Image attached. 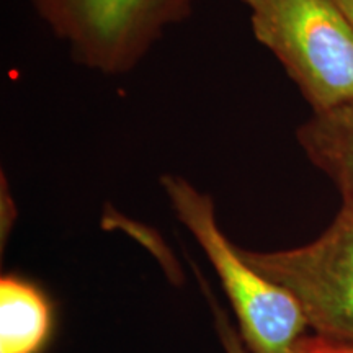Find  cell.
I'll return each instance as SVG.
<instances>
[{
    "label": "cell",
    "mask_w": 353,
    "mask_h": 353,
    "mask_svg": "<svg viewBox=\"0 0 353 353\" xmlns=\"http://www.w3.org/2000/svg\"><path fill=\"white\" fill-rule=\"evenodd\" d=\"M312 113L353 101V25L337 0H241Z\"/></svg>",
    "instance_id": "cell-1"
},
{
    "label": "cell",
    "mask_w": 353,
    "mask_h": 353,
    "mask_svg": "<svg viewBox=\"0 0 353 353\" xmlns=\"http://www.w3.org/2000/svg\"><path fill=\"white\" fill-rule=\"evenodd\" d=\"M161 185L180 223L193 234L218 273L250 353H291L307 322L288 291L255 270L224 236L216 221L213 198L183 176L165 174Z\"/></svg>",
    "instance_id": "cell-2"
},
{
    "label": "cell",
    "mask_w": 353,
    "mask_h": 353,
    "mask_svg": "<svg viewBox=\"0 0 353 353\" xmlns=\"http://www.w3.org/2000/svg\"><path fill=\"white\" fill-rule=\"evenodd\" d=\"M201 0H30L72 61L101 76L131 72Z\"/></svg>",
    "instance_id": "cell-3"
},
{
    "label": "cell",
    "mask_w": 353,
    "mask_h": 353,
    "mask_svg": "<svg viewBox=\"0 0 353 353\" xmlns=\"http://www.w3.org/2000/svg\"><path fill=\"white\" fill-rule=\"evenodd\" d=\"M255 270L296 299L312 334L353 342V208L306 245L259 252L241 249Z\"/></svg>",
    "instance_id": "cell-4"
},
{
    "label": "cell",
    "mask_w": 353,
    "mask_h": 353,
    "mask_svg": "<svg viewBox=\"0 0 353 353\" xmlns=\"http://www.w3.org/2000/svg\"><path fill=\"white\" fill-rule=\"evenodd\" d=\"M296 139L309 161L337 187L342 205L353 208V101L312 113L296 130Z\"/></svg>",
    "instance_id": "cell-5"
},
{
    "label": "cell",
    "mask_w": 353,
    "mask_h": 353,
    "mask_svg": "<svg viewBox=\"0 0 353 353\" xmlns=\"http://www.w3.org/2000/svg\"><path fill=\"white\" fill-rule=\"evenodd\" d=\"M52 312L38 286L7 275L0 280V353H41L50 341Z\"/></svg>",
    "instance_id": "cell-6"
},
{
    "label": "cell",
    "mask_w": 353,
    "mask_h": 353,
    "mask_svg": "<svg viewBox=\"0 0 353 353\" xmlns=\"http://www.w3.org/2000/svg\"><path fill=\"white\" fill-rule=\"evenodd\" d=\"M192 265H193V270H195L198 281H200L203 294H205L206 299H208L211 311H213L214 327H216V332H218V335H219L221 343H223L224 352L226 353H250L249 350H247L245 343L241 339L239 332L234 329L232 322L229 321L226 311H224V309L221 307L218 303H216V299L213 296V291H211V286L208 285V281L201 276V273H200V270H198L196 265L195 263H192Z\"/></svg>",
    "instance_id": "cell-7"
},
{
    "label": "cell",
    "mask_w": 353,
    "mask_h": 353,
    "mask_svg": "<svg viewBox=\"0 0 353 353\" xmlns=\"http://www.w3.org/2000/svg\"><path fill=\"white\" fill-rule=\"evenodd\" d=\"M291 353H353V342L334 341L311 332L299 339Z\"/></svg>",
    "instance_id": "cell-8"
},
{
    "label": "cell",
    "mask_w": 353,
    "mask_h": 353,
    "mask_svg": "<svg viewBox=\"0 0 353 353\" xmlns=\"http://www.w3.org/2000/svg\"><path fill=\"white\" fill-rule=\"evenodd\" d=\"M339 6L342 7V10L345 12V15L350 19L352 25H353V0H337Z\"/></svg>",
    "instance_id": "cell-9"
}]
</instances>
